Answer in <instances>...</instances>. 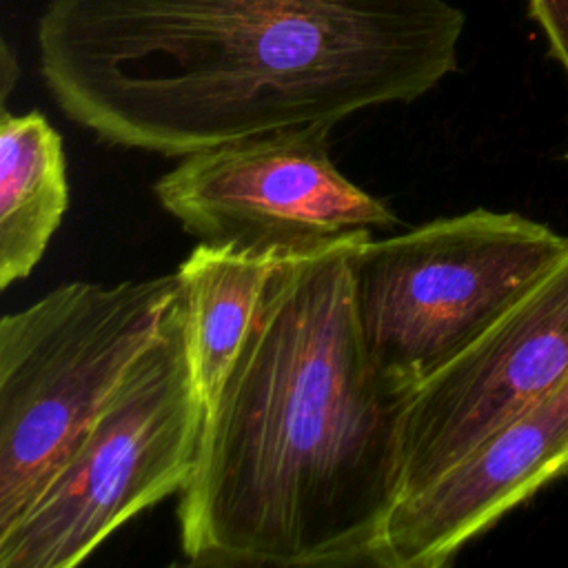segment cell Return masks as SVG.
I'll use <instances>...</instances> for the list:
<instances>
[{
	"label": "cell",
	"instance_id": "obj_1",
	"mask_svg": "<svg viewBox=\"0 0 568 568\" xmlns=\"http://www.w3.org/2000/svg\"><path fill=\"white\" fill-rule=\"evenodd\" d=\"M448 0H49L38 67L98 140L182 158L413 102L457 69Z\"/></svg>",
	"mask_w": 568,
	"mask_h": 568
},
{
	"label": "cell",
	"instance_id": "obj_2",
	"mask_svg": "<svg viewBox=\"0 0 568 568\" xmlns=\"http://www.w3.org/2000/svg\"><path fill=\"white\" fill-rule=\"evenodd\" d=\"M366 240L293 253L268 286L180 493L189 564H373L399 495L408 395L384 379L359 331L353 255Z\"/></svg>",
	"mask_w": 568,
	"mask_h": 568
},
{
	"label": "cell",
	"instance_id": "obj_3",
	"mask_svg": "<svg viewBox=\"0 0 568 568\" xmlns=\"http://www.w3.org/2000/svg\"><path fill=\"white\" fill-rule=\"evenodd\" d=\"M184 308L178 273L64 282L0 320V532Z\"/></svg>",
	"mask_w": 568,
	"mask_h": 568
},
{
	"label": "cell",
	"instance_id": "obj_4",
	"mask_svg": "<svg viewBox=\"0 0 568 568\" xmlns=\"http://www.w3.org/2000/svg\"><path fill=\"white\" fill-rule=\"evenodd\" d=\"M566 251L548 224L488 209L362 242L353 300L373 364L408 395Z\"/></svg>",
	"mask_w": 568,
	"mask_h": 568
},
{
	"label": "cell",
	"instance_id": "obj_5",
	"mask_svg": "<svg viewBox=\"0 0 568 568\" xmlns=\"http://www.w3.org/2000/svg\"><path fill=\"white\" fill-rule=\"evenodd\" d=\"M184 308L33 504L0 532V568H71L189 484L204 430Z\"/></svg>",
	"mask_w": 568,
	"mask_h": 568
},
{
	"label": "cell",
	"instance_id": "obj_6",
	"mask_svg": "<svg viewBox=\"0 0 568 568\" xmlns=\"http://www.w3.org/2000/svg\"><path fill=\"white\" fill-rule=\"evenodd\" d=\"M326 124L266 131L189 155L153 186L200 242L302 253L373 237L399 220L331 160Z\"/></svg>",
	"mask_w": 568,
	"mask_h": 568
},
{
	"label": "cell",
	"instance_id": "obj_7",
	"mask_svg": "<svg viewBox=\"0 0 568 568\" xmlns=\"http://www.w3.org/2000/svg\"><path fill=\"white\" fill-rule=\"evenodd\" d=\"M568 379V251L426 375L399 422V495L455 464Z\"/></svg>",
	"mask_w": 568,
	"mask_h": 568
},
{
	"label": "cell",
	"instance_id": "obj_8",
	"mask_svg": "<svg viewBox=\"0 0 568 568\" xmlns=\"http://www.w3.org/2000/svg\"><path fill=\"white\" fill-rule=\"evenodd\" d=\"M568 470V379L455 464L395 499L373 566L442 568Z\"/></svg>",
	"mask_w": 568,
	"mask_h": 568
},
{
	"label": "cell",
	"instance_id": "obj_9",
	"mask_svg": "<svg viewBox=\"0 0 568 568\" xmlns=\"http://www.w3.org/2000/svg\"><path fill=\"white\" fill-rule=\"evenodd\" d=\"M293 253L200 242L175 268L193 375L209 406L233 366L268 286Z\"/></svg>",
	"mask_w": 568,
	"mask_h": 568
},
{
	"label": "cell",
	"instance_id": "obj_10",
	"mask_svg": "<svg viewBox=\"0 0 568 568\" xmlns=\"http://www.w3.org/2000/svg\"><path fill=\"white\" fill-rule=\"evenodd\" d=\"M69 206L60 133L40 111L0 118V288L42 260Z\"/></svg>",
	"mask_w": 568,
	"mask_h": 568
},
{
	"label": "cell",
	"instance_id": "obj_11",
	"mask_svg": "<svg viewBox=\"0 0 568 568\" xmlns=\"http://www.w3.org/2000/svg\"><path fill=\"white\" fill-rule=\"evenodd\" d=\"M528 7L548 40L552 58L568 75V0H528Z\"/></svg>",
	"mask_w": 568,
	"mask_h": 568
},
{
	"label": "cell",
	"instance_id": "obj_12",
	"mask_svg": "<svg viewBox=\"0 0 568 568\" xmlns=\"http://www.w3.org/2000/svg\"><path fill=\"white\" fill-rule=\"evenodd\" d=\"M16 62L11 58V51L7 47V42L2 44V104H7V93H9V87H11V80L16 78Z\"/></svg>",
	"mask_w": 568,
	"mask_h": 568
},
{
	"label": "cell",
	"instance_id": "obj_13",
	"mask_svg": "<svg viewBox=\"0 0 568 568\" xmlns=\"http://www.w3.org/2000/svg\"><path fill=\"white\" fill-rule=\"evenodd\" d=\"M566 158H568V153H566Z\"/></svg>",
	"mask_w": 568,
	"mask_h": 568
}]
</instances>
